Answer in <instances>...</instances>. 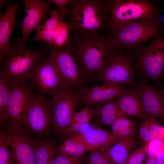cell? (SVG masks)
<instances>
[{
    "label": "cell",
    "mask_w": 164,
    "mask_h": 164,
    "mask_svg": "<svg viewBox=\"0 0 164 164\" xmlns=\"http://www.w3.org/2000/svg\"><path fill=\"white\" fill-rule=\"evenodd\" d=\"M67 17L74 35L94 36L110 28L108 0H72Z\"/></svg>",
    "instance_id": "1"
},
{
    "label": "cell",
    "mask_w": 164,
    "mask_h": 164,
    "mask_svg": "<svg viewBox=\"0 0 164 164\" xmlns=\"http://www.w3.org/2000/svg\"><path fill=\"white\" fill-rule=\"evenodd\" d=\"M50 50L46 45L37 50H31L20 43L19 38L14 39L10 48L0 60V76L5 78L8 87L26 81L39 60Z\"/></svg>",
    "instance_id": "2"
},
{
    "label": "cell",
    "mask_w": 164,
    "mask_h": 164,
    "mask_svg": "<svg viewBox=\"0 0 164 164\" xmlns=\"http://www.w3.org/2000/svg\"><path fill=\"white\" fill-rule=\"evenodd\" d=\"M66 46L87 78H92L100 70L107 57L114 48L108 37L100 34H73Z\"/></svg>",
    "instance_id": "3"
},
{
    "label": "cell",
    "mask_w": 164,
    "mask_h": 164,
    "mask_svg": "<svg viewBox=\"0 0 164 164\" xmlns=\"http://www.w3.org/2000/svg\"><path fill=\"white\" fill-rule=\"evenodd\" d=\"M161 15L127 24L108 36L114 47L135 51L150 40L164 33L160 21Z\"/></svg>",
    "instance_id": "4"
},
{
    "label": "cell",
    "mask_w": 164,
    "mask_h": 164,
    "mask_svg": "<svg viewBox=\"0 0 164 164\" xmlns=\"http://www.w3.org/2000/svg\"><path fill=\"white\" fill-rule=\"evenodd\" d=\"M136 75L133 51L115 47L92 78L104 82L132 86L136 83Z\"/></svg>",
    "instance_id": "5"
},
{
    "label": "cell",
    "mask_w": 164,
    "mask_h": 164,
    "mask_svg": "<svg viewBox=\"0 0 164 164\" xmlns=\"http://www.w3.org/2000/svg\"><path fill=\"white\" fill-rule=\"evenodd\" d=\"M111 32L130 23L162 14L152 1L148 0H108Z\"/></svg>",
    "instance_id": "6"
},
{
    "label": "cell",
    "mask_w": 164,
    "mask_h": 164,
    "mask_svg": "<svg viewBox=\"0 0 164 164\" xmlns=\"http://www.w3.org/2000/svg\"><path fill=\"white\" fill-rule=\"evenodd\" d=\"M28 134L42 139L52 135L53 116L50 101L44 95L33 92L21 123Z\"/></svg>",
    "instance_id": "7"
},
{
    "label": "cell",
    "mask_w": 164,
    "mask_h": 164,
    "mask_svg": "<svg viewBox=\"0 0 164 164\" xmlns=\"http://www.w3.org/2000/svg\"><path fill=\"white\" fill-rule=\"evenodd\" d=\"M133 53L135 70L141 82L159 81L163 73L164 33Z\"/></svg>",
    "instance_id": "8"
},
{
    "label": "cell",
    "mask_w": 164,
    "mask_h": 164,
    "mask_svg": "<svg viewBox=\"0 0 164 164\" xmlns=\"http://www.w3.org/2000/svg\"><path fill=\"white\" fill-rule=\"evenodd\" d=\"M80 91L65 85L52 97V135L60 137L70 125L80 102Z\"/></svg>",
    "instance_id": "9"
},
{
    "label": "cell",
    "mask_w": 164,
    "mask_h": 164,
    "mask_svg": "<svg viewBox=\"0 0 164 164\" xmlns=\"http://www.w3.org/2000/svg\"><path fill=\"white\" fill-rule=\"evenodd\" d=\"M3 125L16 164H36V152L41 139L28 134L21 125L5 123Z\"/></svg>",
    "instance_id": "10"
},
{
    "label": "cell",
    "mask_w": 164,
    "mask_h": 164,
    "mask_svg": "<svg viewBox=\"0 0 164 164\" xmlns=\"http://www.w3.org/2000/svg\"><path fill=\"white\" fill-rule=\"evenodd\" d=\"M28 80L32 90L52 97L67 85L56 70L50 53L39 60Z\"/></svg>",
    "instance_id": "11"
},
{
    "label": "cell",
    "mask_w": 164,
    "mask_h": 164,
    "mask_svg": "<svg viewBox=\"0 0 164 164\" xmlns=\"http://www.w3.org/2000/svg\"><path fill=\"white\" fill-rule=\"evenodd\" d=\"M49 53L56 70L67 86L79 90L86 86L87 78L66 46L51 49Z\"/></svg>",
    "instance_id": "12"
},
{
    "label": "cell",
    "mask_w": 164,
    "mask_h": 164,
    "mask_svg": "<svg viewBox=\"0 0 164 164\" xmlns=\"http://www.w3.org/2000/svg\"><path fill=\"white\" fill-rule=\"evenodd\" d=\"M24 17L20 27L22 31L19 42L26 44L31 34L36 30L42 23L47 20V15L53 3L51 0H24Z\"/></svg>",
    "instance_id": "13"
},
{
    "label": "cell",
    "mask_w": 164,
    "mask_h": 164,
    "mask_svg": "<svg viewBox=\"0 0 164 164\" xmlns=\"http://www.w3.org/2000/svg\"><path fill=\"white\" fill-rule=\"evenodd\" d=\"M8 87L9 93L5 123L21 125L32 89L26 81Z\"/></svg>",
    "instance_id": "14"
},
{
    "label": "cell",
    "mask_w": 164,
    "mask_h": 164,
    "mask_svg": "<svg viewBox=\"0 0 164 164\" xmlns=\"http://www.w3.org/2000/svg\"><path fill=\"white\" fill-rule=\"evenodd\" d=\"M133 86L148 115L164 123V99L161 88L146 82L135 83Z\"/></svg>",
    "instance_id": "15"
},
{
    "label": "cell",
    "mask_w": 164,
    "mask_h": 164,
    "mask_svg": "<svg viewBox=\"0 0 164 164\" xmlns=\"http://www.w3.org/2000/svg\"><path fill=\"white\" fill-rule=\"evenodd\" d=\"M130 86L104 82L93 87L85 86L80 91V103L86 105L114 98L126 90Z\"/></svg>",
    "instance_id": "16"
},
{
    "label": "cell",
    "mask_w": 164,
    "mask_h": 164,
    "mask_svg": "<svg viewBox=\"0 0 164 164\" xmlns=\"http://www.w3.org/2000/svg\"><path fill=\"white\" fill-rule=\"evenodd\" d=\"M20 5L19 2H8L0 16V60L10 48V38L16 24V17Z\"/></svg>",
    "instance_id": "17"
},
{
    "label": "cell",
    "mask_w": 164,
    "mask_h": 164,
    "mask_svg": "<svg viewBox=\"0 0 164 164\" xmlns=\"http://www.w3.org/2000/svg\"><path fill=\"white\" fill-rule=\"evenodd\" d=\"M114 99L119 110L125 116L142 119L150 117L145 111L133 85Z\"/></svg>",
    "instance_id": "18"
},
{
    "label": "cell",
    "mask_w": 164,
    "mask_h": 164,
    "mask_svg": "<svg viewBox=\"0 0 164 164\" xmlns=\"http://www.w3.org/2000/svg\"><path fill=\"white\" fill-rule=\"evenodd\" d=\"M138 128L131 134L104 150L111 164H124L131 152L136 148Z\"/></svg>",
    "instance_id": "19"
},
{
    "label": "cell",
    "mask_w": 164,
    "mask_h": 164,
    "mask_svg": "<svg viewBox=\"0 0 164 164\" xmlns=\"http://www.w3.org/2000/svg\"><path fill=\"white\" fill-rule=\"evenodd\" d=\"M114 98L88 105L93 111L96 122L100 125H111L117 119L127 117L119 110Z\"/></svg>",
    "instance_id": "20"
},
{
    "label": "cell",
    "mask_w": 164,
    "mask_h": 164,
    "mask_svg": "<svg viewBox=\"0 0 164 164\" xmlns=\"http://www.w3.org/2000/svg\"><path fill=\"white\" fill-rule=\"evenodd\" d=\"M84 142L86 152L105 150L112 145L110 132L100 127L94 128L85 134Z\"/></svg>",
    "instance_id": "21"
},
{
    "label": "cell",
    "mask_w": 164,
    "mask_h": 164,
    "mask_svg": "<svg viewBox=\"0 0 164 164\" xmlns=\"http://www.w3.org/2000/svg\"><path fill=\"white\" fill-rule=\"evenodd\" d=\"M50 17L37 29V33L28 42L38 41L45 43L51 48L52 39L53 32L59 24L63 20L55 9L52 10Z\"/></svg>",
    "instance_id": "22"
},
{
    "label": "cell",
    "mask_w": 164,
    "mask_h": 164,
    "mask_svg": "<svg viewBox=\"0 0 164 164\" xmlns=\"http://www.w3.org/2000/svg\"><path fill=\"white\" fill-rule=\"evenodd\" d=\"M162 127L153 118L149 117L143 119L138 128V141L141 142L143 145L159 139Z\"/></svg>",
    "instance_id": "23"
},
{
    "label": "cell",
    "mask_w": 164,
    "mask_h": 164,
    "mask_svg": "<svg viewBox=\"0 0 164 164\" xmlns=\"http://www.w3.org/2000/svg\"><path fill=\"white\" fill-rule=\"evenodd\" d=\"M110 132L112 145L131 134L137 127L126 117L120 118L111 125Z\"/></svg>",
    "instance_id": "24"
},
{
    "label": "cell",
    "mask_w": 164,
    "mask_h": 164,
    "mask_svg": "<svg viewBox=\"0 0 164 164\" xmlns=\"http://www.w3.org/2000/svg\"><path fill=\"white\" fill-rule=\"evenodd\" d=\"M57 147L51 137L41 139L36 152V164H52Z\"/></svg>",
    "instance_id": "25"
},
{
    "label": "cell",
    "mask_w": 164,
    "mask_h": 164,
    "mask_svg": "<svg viewBox=\"0 0 164 164\" xmlns=\"http://www.w3.org/2000/svg\"><path fill=\"white\" fill-rule=\"evenodd\" d=\"M71 37L69 22L68 21H61L56 27L53 33L51 49H58L64 47L67 44Z\"/></svg>",
    "instance_id": "26"
},
{
    "label": "cell",
    "mask_w": 164,
    "mask_h": 164,
    "mask_svg": "<svg viewBox=\"0 0 164 164\" xmlns=\"http://www.w3.org/2000/svg\"><path fill=\"white\" fill-rule=\"evenodd\" d=\"M9 90L5 78L0 76V125L7 120V107Z\"/></svg>",
    "instance_id": "27"
},
{
    "label": "cell",
    "mask_w": 164,
    "mask_h": 164,
    "mask_svg": "<svg viewBox=\"0 0 164 164\" xmlns=\"http://www.w3.org/2000/svg\"><path fill=\"white\" fill-rule=\"evenodd\" d=\"M0 164H16L4 131H0Z\"/></svg>",
    "instance_id": "28"
},
{
    "label": "cell",
    "mask_w": 164,
    "mask_h": 164,
    "mask_svg": "<svg viewBox=\"0 0 164 164\" xmlns=\"http://www.w3.org/2000/svg\"><path fill=\"white\" fill-rule=\"evenodd\" d=\"M84 134L81 132L75 134L66 139H59V140L63 142V143L57 147L54 156H67L70 149L76 142L84 137Z\"/></svg>",
    "instance_id": "29"
},
{
    "label": "cell",
    "mask_w": 164,
    "mask_h": 164,
    "mask_svg": "<svg viewBox=\"0 0 164 164\" xmlns=\"http://www.w3.org/2000/svg\"><path fill=\"white\" fill-rule=\"evenodd\" d=\"M148 143L136 148L131 151L124 164H142L147 156Z\"/></svg>",
    "instance_id": "30"
},
{
    "label": "cell",
    "mask_w": 164,
    "mask_h": 164,
    "mask_svg": "<svg viewBox=\"0 0 164 164\" xmlns=\"http://www.w3.org/2000/svg\"><path fill=\"white\" fill-rule=\"evenodd\" d=\"M94 118L89 117L69 125L61 135L59 139H66L75 134L82 132L84 126L89 124Z\"/></svg>",
    "instance_id": "31"
},
{
    "label": "cell",
    "mask_w": 164,
    "mask_h": 164,
    "mask_svg": "<svg viewBox=\"0 0 164 164\" xmlns=\"http://www.w3.org/2000/svg\"><path fill=\"white\" fill-rule=\"evenodd\" d=\"M84 164H111L104 150H93L85 159Z\"/></svg>",
    "instance_id": "32"
},
{
    "label": "cell",
    "mask_w": 164,
    "mask_h": 164,
    "mask_svg": "<svg viewBox=\"0 0 164 164\" xmlns=\"http://www.w3.org/2000/svg\"><path fill=\"white\" fill-rule=\"evenodd\" d=\"M84 156L85 155L79 156H54L52 164H82Z\"/></svg>",
    "instance_id": "33"
},
{
    "label": "cell",
    "mask_w": 164,
    "mask_h": 164,
    "mask_svg": "<svg viewBox=\"0 0 164 164\" xmlns=\"http://www.w3.org/2000/svg\"><path fill=\"white\" fill-rule=\"evenodd\" d=\"M86 105L87 106L85 107L79 111L77 112H75L74 113L71 122L69 125L77 121L89 117H94L92 109L88 105Z\"/></svg>",
    "instance_id": "34"
},
{
    "label": "cell",
    "mask_w": 164,
    "mask_h": 164,
    "mask_svg": "<svg viewBox=\"0 0 164 164\" xmlns=\"http://www.w3.org/2000/svg\"><path fill=\"white\" fill-rule=\"evenodd\" d=\"M84 135L81 139L76 142L70 149L67 156H79L84 155L86 152L84 142Z\"/></svg>",
    "instance_id": "35"
},
{
    "label": "cell",
    "mask_w": 164,
    "mask_h": 164,
    "mask_svg": "<svg viewBox=\"0 0 164 164\" xmlns=\"http://www.w3.org/2000/svg\"><path fill=\"white\" fill-rule=\"evenodd\" d=\"M72 0H51L55 6L56 10L63 19L67 18V13L68 4Z\"/></svg>",
    "instance_id": "36"
},
{
    "label": "cell",
    "mask_w": 164,
    "mask_h": 164,
    "mask_svg": "<svg viewBox=\"0 0 164 164\" xmlns=\"http://www.w3.org/2000/svg\"><path fill=\"white\" fill-rule=\"evenodd\" d=\"M155 157L157 164H164V142L156 152Z\"/></svg>",
    "instance_id": "37"
},
{
    "label": "cell",
    "mask_w": 164,
    "mask_h": 164,
    "mask_svg": "<svg viewBox=\"0 0 164 164\" xmlns=\"http://www.w3.org/2000/svg\"><path fill=\"white\" fill-rule=\"evenodd\" d=\"M144 164H157L155 156H148Z\"/></svg>",
    "instance_id": "38"
},
{
    "label": "cell",
    "mask_w": 164,
    "mask_h": 164,
    "mask_svg": "<svg viewBox=\"0 0 164 164\" xmlns=\"http://www.w3.org/2000/svg\"><path fill=\"white\" fill-rule=\"evenodd\" d=\"M0 1V9L1 10L3 6L5 4L7 5L9 2L8 0H1Z\"/></svg>",
    "instance_id": "39"
},
{
    "label": "cell",
    "mask_w": 164,
    "mask_h": 164,
    "mask_svg": "<svg viewBox=\"0 0 164 164\" xmlns=\"http://www.w3.org/2000/svg\"><path fill=\"white\" fill-rule=\"evenodd\" d=\"M160 21L163 27L164 28V13L163 15L161 14L160 17Z\"/></svg>",
    "instance_id": "40"
},
{
    "label": "cell",
    "mask_w": 164,
    "mask_h": 164,
    "mask_svg": "<svg viewBox=\"0 0 164 164\" xmlns=\"http://www.w3.org/2000/svg\"><path fill=\"white\" fill-rule=\"evenodd\" d=\"M162 94L163 96L164 99V84L162 86V87L161 88Z\"/></svg>",
    "instance_id": "41"
}]
</instances>
